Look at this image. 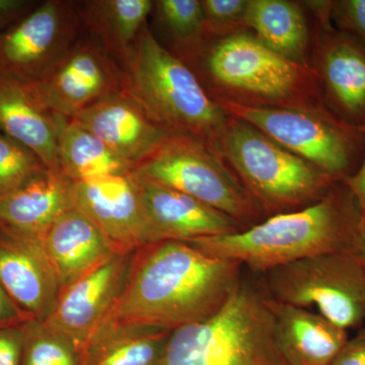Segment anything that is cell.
Segmentation results:
<instances>
[{"mask_svg": "<svg viewBox=\"0 0 365 365\" xmlns=\"http://www.w3.org/2000/svg\"><path fill=\"white\" fill-rule=\"evenodd\" d=\"M151 0H88L78 2L83 29L121 63L153 14Z\"/></svg>", "mask_w": 365, "mask_h": 365, "instance_id": "23", "label": "cell"}, {"mask_svg": "<svg viewBox=\"0 0 365 365\" xmlns=\"http://www.w3.org/2000/svg\"><path fill=\"white\" fill-rule=\"evenodd\" d=\"M46 169L32 150L0 133V197L13 193Z\"/></svg>", "mask_w": 365, "mask_h": 365, "instance_id": "28", "label": "cell"}, {"mask_svg": "<svg viewBox=\"0 0 365 365\" xmlns=\"http://www.w3.org/2000/svg\"><path fill=\"white\" fill-rule=\"evenodd\" d=\"M25 324L0 327V365H21Z\"/></svg>", "mask_w": 365, "mask_h": 365, "instance_id": "31", "label": "cell"}, {"mask_svg": "<svg viewBox=\"0 0 365 365\" xmlns=\"http://www.w3.org/2000/svg\"><path fill=\"white\" fill-rule=\"evenodd\" d=\"M21 365H83V356L61 334L44 321L30 319L25 324Z\"/></svg>", "mask_w": 365, "mask_h": 365, "instance_id": "27", "label": "cell"}, {"mask_svg": "<svg viewBox=\"0 0 365 365\" xmlns=\"http://www.w3.org/2000/svg\"><path fill=\"white\" fill-rule=\"evenodd\" d=\"M242 268L240 262L210 256L189 242L148 245L134 253L109 318L170 331L198 323L222 309Z\"/></svg>", "mask_w": 365, "mask_h": 365, "instance_id": "1", "label": "cell"}, {"mask_svg": "<svg viewBox=\"0 0 365 365\" xmlns=\"http://www.w3.org/2000/svg\"><path fill=\"white\" fill-rule=\"evenodd\" d=\"M364 218L356 200L341 181L307 207L269 216L232 235L190 242L204 253L240 262L264 274L318 255L359 252Z\"/></svg>", "mask_w": 365, "mask_h": 365, "instance_id": "2", "label": "cell"}, {"mask_svg": "<svg viewBox=\"0 0 365 365\" xmlns=\"http://www.w3.org/2000/svg\"><path fill=\"white\" fill-rule=\"evenodd\" d=\"M30 2L23 0H0V28L19 18Z\"/></svg>", "mask_w": 365, "mask_h": 365, "instance_id": "35", "label": "cell"}, {"mask_svg": "<svg viewBox=\"0 0 365 365\" xmlns=\"http://www.w3.org/2000/svg\"><path fill=\"white\" fill-rule=\"evenodd\" d=\"M0 287L29 319L49 316L60 287L42 237L0 225Z\"/></svg>", "mask_w": 365, "mask_h": 365, "instance_id": "14", "label": "cell"}, {"mask_svg": "<svg viewBox=\"0 0 365 365\" xmlns=\"http://www.w3.org/2000/svg\"><path fill=\"white\" fill-rule=\"evenodd\" d=\"M58 170L73 182L132 172L134 168L76 122L60 116Z\"/></svg>", "mask_w": 365, "mask_h": 365, "instance_id": "25", "label": "cell"}, {"mask_svg": "<svg viewBox=\"0 0 365 365\" xmlns=\"http://www.w3.org/2000/svg\"><path fill=\"white\" fill-rule=\"evenodd\" d=\"M220 153L268 216L318 202L341 182L235 117L230 118Z\"/></svg>", "mask_w": 365, "mask_h": 365, "instance_id": "6", "label": "cell"}, {"mask_svg": "<svg viewBox=\"0 0 365 365\" xmlns=\"http://www.w3.org/2000/svg\"><path fill=\"white\" fill-rule=\"evenodd\" d=\"M249 0H201L206 37L227 35L242 26Z\"/></svg>", "mask_w": 365, "mask_h": 365, "instance_id": "29", "label": "cell"}, {"mask_svg": "<svg viewBox=\"0 0 365 365\" xmlns=\"http://www.w3.org/2000/svg\"><path fill=\"white\" fill-rule=\"evenodd\" d=\"M330 20L337 26V31L365 44V0L331 2Z\"/></svg>", "mask_w": 365, "mask_h": 365, "instance_id": "30", "label": "cell"}, {"mask_svg": "<svg viewBox=\"0 0 365 365\" xmlns=\"http://www.w3.org/2000/svg\"><path fill=\"white\" fill-rule=\"evenodd\" d=\"M134 253H118L60 290L51 313L44 319L50 328L71 341L81 356L121 297Z\"/></svg>", "mask_w": 365, "mask_h": 365, "instance_id": "12", "label": "cell"}, {"mask_svg": "<svg viewBox=\"0 0 365 365\" xmlns=\"http://www.w3.org/2000/svg\"><path fill=\"white\" fill-rule=\"evenodd\" d=\"M174 42L179 58L195 50L206 38L201 0H158L153 13Z\"/></svg>", "mask_w": 365, "mask_h": 365, "instance_id": "26", "label": "cell"}, {"mask_svg": "<svg viewBox=\"0 0 365 365\" xmlns=\"http://www.w3.org/2000/svg\"><path fill=\"white\" fill-rule=\"evenodd\" d=\"M74 182L47 169L9 195L0 197V225L43 237L52 223L73 206Z\"/></svg>", "mask_w": 365, "mask_h": 365, "instance_id": "21", "label": "cell"}, {"mask_svg": "<svg viewBox=\"0 0 365 365\" xmlns=\"http://www.w3.org/2000/svg\"><path fill=\"white\" fill-rule=\"evenodd\" d=\"M135 168L170 136L126 90L105 98L71 119Z\"/></svg>", "mask_w": 365, "mask_h": 365, "instance_id": "16", "label": "cell"}, {"mask_svg": "<svg viewBox=\"0 0 365 365\" xmlns=\"http://www.w3.org/2000/svg\"><path fill=\"white\" fill-rule=\"evenodd\" d=\"M137 179L145 215L160 241L190 242L242 230L232 218L193 197L158 182Z\"/></svg>", "mask_w": 365, "mask_h": 365, "instance_id": "17", "label": "cell"}, {"mask_svg": "<svg viewBox=\"0 0 365 365\" xmlns=\"http://www.w3.org/2000/svg\"><path fill=\"white\" fill-rule=\"evenodd\" d=\"M314 52V71L333 111L346 123L365 124V44L361 41L322 26Z\"/></svg>", "mask_w": 365, "mask_h": 365, "instance_id": "15", "label": "cell"}, {"mask_svg": "<svg viewBox=\"0 0 365 365\" xmlns=\"http://www.w3.org/2000/svg\"><path fill=\"white\" fill-rule=\"evenodd\" d=\"M331 365H365V328L348 339Z\"/></svg>", "mask_w": 365, "mask_h": 365, "instance_id": "32", "label": "cell"}, {"mask_svg": "<svg viewBox=\"0 0 365 365\" xmlns=\"http://www.w3.org/2000/svg\"><path fill=\"white\" fill-rule=\"evenodd\" d=\"M215 102L230 117L252 125L285 150L341 181L354 173L365 135L325 106L258 107L225 98H216Z\"/></svg>", "mask_w": 365, "mask_h": 365, "instance_id": "8", "label": "cell"}, {"mask_svg": "<svg viewBox=\"0 0 365 365\" xmlns=\"http://www.w3.org/2000/svg\"><path fill=\"white\" fill-rule=\"evenodd\" d=\"M215 98L258 107H323L318 74L273 51L252 34L206 37L182 58Z\"/></svg>", "mask_w": 365, "mask_h": 365, "instance_id": "3", "label": "cell"}, {"mask_svg": "<svg viewBox=\"0 0 365 365\" xmlns=\"http://www.w3.org/2000/svg\"><path fill=\"white\" fill-rule=\"evenodd\" d=\"M30 319L0 287V327L21 325Z\"/></svg>", "mask_w": 365, "mask_h": 365, "instance_id": "34", "label": "cell"}, {"mask_svg": "<svg viewBox=\"0 0 365 365\" xmlns=\"http://www.w3.org/2000/svg\"><path fill=\"white\" fill-rule=\"evenodd\" d=\"M271 299L311 309L341 328L359 329L365 322V268L359 252L309 257L263 274Z\"/></svg>", "mask_w": 365, "mask_h": 365, "instance_id": "9", "label": "cell"}, {"mask_svg": "<svg viewBox=\"0 0 365 365\" xmlns=\"http://www.w3.org/2000/svg\"><path fill=\"white\" fill-rule=\"evenodd\" d=\"M59 115L47 109L30 86L0 74V133L58 170Z\"/></svg>", "mask_w": 365, "mask_h": 365, "instance_id": "20", "label": "cell"}, {"mask_svg": "<svg viewBox=\"0 0 365 365\" xmlns=\"http://www.w3.org/2000/svg\"><path fill=\"white\" fill-rule=\"evenodd\" d=\"M158 365H287L274 331L272 299L244 277L215 314L170 333Z\"/></svg>", "mask_w": 365, "mask_h": 365, "instance_id": "5", "label": "cell"}, {"mask_svg": "<svg viewBox=\"0 0 365 365\" xmlns=\"http://www.w3.org/2000/svg\"><path fill=\"white\" fill-rule=\"evenodd\" d=\"M73 206L95 223L120 253L160 242L144 210L132 172L74 182Z\"/></svg>", "mask_w": 365, "mask_h": 365, "instance_id": "13", "label": "cell"}, {"mask_svg": "<svg viewBox=\"0 0 365 365\" xmlns=\"http://www.w3.org/2000/svg\"><path fill=\"white\" fill-rule=\"evenodd\" d=\"M242 26L253 30L257 39L281 56L307 66L309 30L299 4L287 0H249Z\"/></svg>", "mask_w": 365, "mask_h": 365, "instance_id": "24", "label": "cell"}, {"mask_svg": "<svg viewBox=\"0 0 365 365\" xmlns=\"http://www.w3.org/2000/svg\"><path fill=\"white\" fill-rule=\"evenodd\" d=\"M173 331L112 318L86 346L83 365H158Z\"/></svg>", "mask_w": 365, "mask_h": 365, "instance_id": "22", "label": "cell"}, {"mask_svg": "<svg viewBox=\"0 0 365 365\" xmlns=\"http://www.w3.org/2000/svg\"><path fill=\"white\" fill-rule=\"evenodd\" d=\"M42 242L60 290L120 253L100 228L76 207L52 223Z\"/></svg>", "mask_w": 365, "mask_h": 365, "instance_id": "18", "label": "cell"}, {"mask_svg": "<svg viewBox=\"0 0 365 365\" xmlns=\"http://www.w3.org/2000/svg\"><path fill=\"white\" fill-rule=\"evenodd\" d=\"M359 254L365 268V222L362 225L361 237H360Z\"/></svg>", "mask_w": 365, "mask_h": 365, "instance_id": "36", "label": "cell"}, {"mask_svg": "<svg viewBox=\"0 0 365 365\" xmlns=\"http://www.w3.org/2000/svg\"><path fill=\"white\" fill-rule=\"evenodd\" d=\"M120 66L125 88L155 123L172 135L189 137L220 153L230 115L148 25Z\"/></svg>", "mask_w": 365, "mask_h": 365, "instance_id": "4", "label": "cell"}, {"mask_svg": "<svg viewBox=\"0 0 365 365\" xmlns=\"http://www.w3.org/2000/svg\"><path fill=\"white\" fill-rule=\"evenodd\" d=\"M78 1L48 0L0 33V74L35 85L83 36Z\"/></svg>", "mask_w": 365, "mask_h": 365, "instance_id": "10", "label": "cell"}, {"mask_svg": "<svg viewBox=\"0 0 365 365\" xmlns=\"http://www.w3.org/2000/svg\"><path fill=\"white\" fill-rule=\"evenodd\" d=\"M359 129L365 135V124L364 126L359 127ZM342 182L351 191L365 222V155L359 170L354 172L351 176L345 178Z\"/></svg>", "mask_w": 365, "mask_h": 365, "instance_id": "33", "label": "cell"}, {"mask_svg": "<svg viewBox=\"0 0 365 365\" xmlns=\"http://www.w3.org/2000/svg\"><path fill=\"white\" fill-rule=\"evenodd\" d=\"M26 86L49 111L71 120L126 90L120 64L88 34L42 81Z\"/></svg>", "mask_w": 365, "mask_h": 365, "instance_id": "11", "label": "cell"}, {"mask_svg": "<svg viewBox=\"0 0 365 365\" xmlns=\"http://www.w3.org/2000/svg\"><path fill=\"white\" fill-rule=\"evenodd\" d=\"M133 173L193 197L232 218L242 230L265 215L222 155L189 137L170 136Z\"/></svg>", "mask_w": 365, "mask_h": 365, "instance_id": "7", "label": "cell"}, {"mask_svg": "<svg viewBox=\"0 0 365 365\" xmlns=\"http://www.w3.org/2000/svg\"><path fill=\"white\" fill-rule=\"evenodd\" d=\"M274 331L287 365H331L349 337L347 330L309 309L272 299Z\"/></svg>", "mask_w": 365, "mask_h": 365, "instance_id": "19", "label": "cell"}]
</instances>
